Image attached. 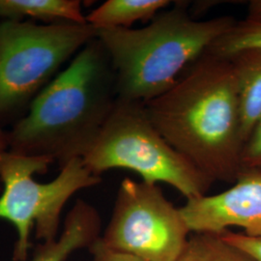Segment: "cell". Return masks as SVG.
<instances>
[{
	"label": "cell",
	"instance_id": "11",
	"mask_svg": "<svg viewBox=\"0 0 261 261\" xmlns=\"http://www.w3.org/2000/svg\"><path fill=\"white\" fill-rule=\"evenodd\" d=\"M168 0H108L86 16L97 29L132 28L138 21L152 20L169 6Z\"/></svg>",
	"mask_w": 261,
	"mask_h": 261
},
{
	"label": "cell",
	"instance_id": "14",
	"mask_svg": "<svg viewBox=\"0 0 261 261\" xmlns=\"http://www.w3.org/2000/svg\"><path fill=\"white\" fill-rule=\"evenodd\" d=\"M249 48H261V21L246 19L237 20L233 28L217 39L206 53L227 57Z\"/></svg>",
	"mask_w": 261,
	"mask_h": 261
},
{
	"label": "cell",
	"instance_id": "6",
	"mask_svg": "<svg viewBox=\"0 0 261 261\" xmlns=\"http://www.w3.org/2000/svg\"><path fill=\"white\" fill-rule=\"evenodd\" d=\"M97 37L89 23H0V121L22 111L59 68Z\"/></svg>",
	"mask_w": 261,
	"mask_h": 261
},
{
	"label": "cell",
	"instance_id": "16",
	"mask_svg": "<svg viewBox=\"0 0 261 261\" xmlns=\"http://www.w3.org/2000/svg\"><path fill=\"white\" fill-rule=\"evenodd\" d=\"M221 234L226 242L244 252L252 260L261 261V234L251 236L245 233H235L230 230Z\"/></svg>",
	"mask_w": 261,
	"mask_h": 261
},
{
	"label": "cell",
	"instance_id": "3",
	"mask_svg": "<svg viewBox=\"0 0 261 261\" xmlns=\"http://www.w3.org/2000/svg\"><path fill=\"white\" fill-rule=\"evenodd\" d=\"M236 21L228 16L195 19L176 5L160 12L144 28L97 29L118 98L145 103L165 93Z\"/></svg>",
	"mask_w": 261,
	"mask_h": 261
},
{
	"label": "cell",
	"instance_id": "1",
	"mask_svg": "<svg viewBox=\"0 0 261 261\" xmlns=\"http://www.w3.org/2000/svg\"><path fill=\"white\" fill-rule=\"evenodd\" d=\"M168 143L213 181L235 182L244 140L233 67L205 53L168 91L144 103Z\"/></svg>",
	"mask_w": 261,
	"mask_h": 261
},
{
	"label": "cell",
	"instance_id": "5",
	"mask_svg": "<svg viewBox=\"0 0 261 261\" xmlns=\"http://www.w3.org/2000/svg\"><path fill=\"white\" fill-rule=\"evenodd\" d=\"M54 163L51 159L15 154L9 151L0 156V220L13 224L18 232L13 261H27L31 248V232L45 242L57 238L61 212L68 200L81 190L101 183L84 165L82 158L60 168L53 181L40 183L34 174H44Z\"/></svg>",
	"mask_w": 261,
	"mask_h": 261
},
{
	"label": "cell",
	"instance_id": "18",
	"mask_svg": "<svg viewBox=\"0 0 261 261\" xmlns=\"http://www.w3.org/2000/svg\"><path fill=\"white\" fill-rule=\"evenodd\" d=\"M247 19L261 21V0H252L249 2Z\"/></svg>",
	"mask_w": 261,
	"mask_h": 261
},
{
	"label": "cell",
	"instance_id": "15",
	"mask_svg": "<svg viewBox=\"0 0 261 261\" xmlns=\"http://www.w3.org/2000/svg\"><path fill=\"white\" fill-rule=\"evenodd\" d=\"M241 163L242 171L252 170L261 173V119L243 147Z\"/></svg>",
	"mask_w": 261,
	"mask_h": 261
},
{
	"label": "cell",
	"instance_id": "7",
	"mask_svg": "<svg viewBox=\"0 0 261 261\" xmlns=\"http://www.w3.org/2000/svg\"><path fill=\"white\" fill-rule=\"evenodd\" d=\"M191 232L180 208L156 184L122 180L101 241L147 261H176Z\"/></svg>",
	"mask_w": 261,
	"mask_h": 261
},
{
	"label": "cell",
	"instance_id": "12",
	"mask_svg": "<svg viewBox=\"0 0 261 261\" xmlns=\"http://www.w3.org/2000/svg\"><path fill=\"white\" fill-rule=\"evenodd\" d=\"M0 17L7 20L30 18L44 21L87 23L79 0H0Z\"/></svg>",
	"mask_w": 261,
	"mask_h": 261
},
{
	"label": "cell",
	"instance_id": "4",
	"mask_svg": "<svg viewBox=\"0 0 261 261\" xmlns=\"http://www.w3.org/2000/svg\"><path fill=\"white\" fill-rule=\"evenodd\" d=\"M83 161L95 175L129 169L143 182L173 187L187 199L206 196L214 183L161 135L144 103L120 98Z\"/></svg>",
	"mask_w": 261,
	"mask_h": 261
},
{
	"label": "cell",
	"instance_id": "13",
	"mask_svg": "<svg viewBox=\"0 0 261 261\" xmlns=\"http://www.w3.org/2000/svg\"><path fill=\"white\" fill-rule=\"evenodd\" d=\"M176 261H253L226 242L222 234L195 233Z\"/></svg>",
	"mask_w": 261,
	"mask_h": 261
},
{
	"label": "cell",
	"instance_id": "8",
	"mask_svg": "<svg viewBox=\"0 0 261 261\" xmlns=\"http://www.w3.org/2000/svg\"><path fill=\"white\" fill-rule=\"evenodd\" d=\"M191 232L221 234L231 226L261 234V173L243 170L223 193L187 199L180 207Z\"/></svg>",
	"mask_w": 261,
	"mask_h": 261
},
{
	"label": "cell",
	"instance_id": "19",
	"mask_svg": "<svg viewBox=\"0 0 261 261\" xmlns=\"http://www.w3.org/2000/svg\"><path fill=\"white\" fill-rule=\"evenodd\" d=\"M6 151H8L7 132L0 129V156Z\"/></svg>",
	"mask_w": 261,
	"mask_h": 261
},
{
	"label": "cell",
	"instance_id": "2",
	"mask_svg": "<svg viewBox=\"0 0 261 261\" xmlns=\"http://www.w3.org/2000/svg\"><path fill=\"white\" fill-rule=\"evenodd\" d=\"M118 95L111 60L96 37L29 105L7 132L8 151L57 162L60 168L92 148Z\"/></svg>",
	"mask_w": 261,
	"mask_h": 261
},
{
	"label": "cell",
	"instance_id": "10",
	"mask_svg": "<svg viewBox=\"0 0 261 261\" xmlns=\"http://www.w3.org/2000/svg\"><path fill=\"white\" fill-rule=\"evenodd\" d=\"M227 58L236 77L242 137L246 143L261 119V48L243 49Z\"/></svg>",
	"mask_w": 261,
	"mask_h": 261
},
{
	"label": "cell",
	"instance_id": "9",
	"mask_svg": "<svg viewBox=\"0 0 261 261\" xmlns=\"http://www.w3.org/2000/svg\"><path fill=\"white\" fill-rule=\"evenodd\" d=\"M102 221L97 209L79 199L66 216L62 233L38 244L31 261H66L73 252L90 248L101 238Z\"/></svg>",
	"mask_w": 261,
	"mask_h": 261
},
{
	"label": "cell",
	"instance_id": "17",
	"mask_svg": "<svg viewBox=\"0 0 261 261\" xmlns=\"http://www.w3.org/2000/svg\"><path fill=\"white\" fill-rule=\"evenodd\" d=\"M93 261H147L126 252L114 251L103 245L101 238L89 248Z\"/></svg>",
	"mask_w": 261,
	"mask_h": 261
}]
</instances>
